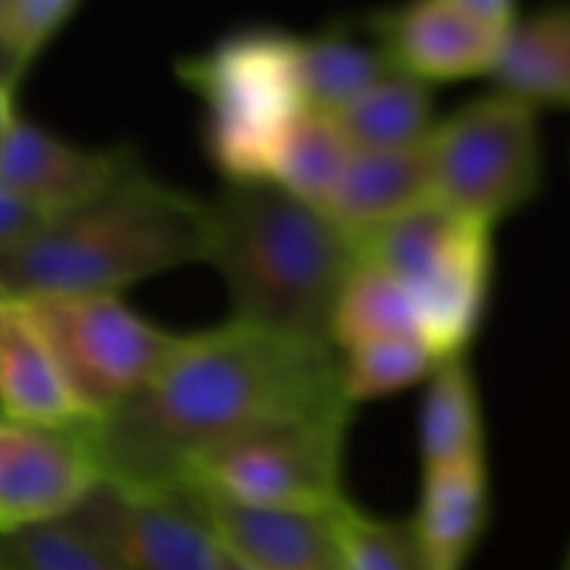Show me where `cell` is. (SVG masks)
<instances>
[{
  "label": "cell",
  "instance_id": "cell-1",
  "mask_svg": "<svg viewBox=\"0 0 570 570\" xmlns=\"http://www.w3.org/2000/svg\"><path fill=\"white\" fill-rule=\"evenodd\" d=\"M334 345L226 321L176 334L134 399L89 421L100 482L181 488L187 465L234 438L351 415Z\"/></svg>",
  "mask_w": 570,
  "mask_h": 570
},
{
  "label": "cell",
  "instance_id": "cell-2",
  "mask_svg": "<svg viewBox=\"0 0 570 570\" xmlns=\"http://www.w3.org/2000/svg\"><path fill=\"white\" fill-rule=\"evenodd\" d=\"M360 262V239L276 184H226L209 200L206 265L226 284L228 321L332 345L334 304Z\"/></svg>",
  "mask_w": 570,
  "mask_h": 570
},
{
  "label": "cell",
  "instance_id": "cell-3",
  "mask_svg": "<svg viewBox=\"0 0 570 570\" xmlns=\"http://www.w3.org/2000/svg\"><path fill=\"white\" fill-rule=\"evenodd\" d=\"M209 200L145 167L0 256L9 295H120L126 287L206 262Z\"/></svg>",
  "mask_w": 570,
  "mask_h": 570
},
{
  "label": "cell",
  "instance_id": "cell-4",
  "mask_svg": "<svg viewBox=\"0 0 570 570\" xmlns=\"http://www.w3.org/2000/svg\"><path fill=\"white\" fill-rule=\"evenodd\" d=\"M176 76L204 109L200 139L226 184L271 181L289 128L306 111L295 33L239 28L178 61Z\"/></svg>",
  "mask_w": 570,
  "mask_h": 570
},
{
  "label": "cell",
  "instance_id": "cell-5",
  "mask_svg": "<svg viewBox=\"0 0 570 570\" xmlns=\"http://www.w3.org/2000/svg\"><path fill=\"white\" fill-rule=\"evenodd\" d=\"M360 250L404 284L438 356L471 348L493 293V228L432 200L360 237Z\"/></svg>",
  "mask_w": 570,
  "mask_h": 570
},
{
  "label": "cell",
  "instance_id": "cell-6",
  "mask_svg": "<svg viewBox=\"0 0 570 570\" xmlns=\"http://www.w3.org/2000/svg\"><path fill=\"white\" fill-rule=\"evenodd\" d=\"M434 200L495 228L532 204L543 181L538 109L504 92L468 100L429 137Z\"/></svg>",
  "mask_w": 570,
  "mask_h": 570
},
{
  "label": "cell",
  "instance_id": "cell-7",
  "mask_svg": "<svg viewBox=\"0 0 570 570\" xmlns=\"http://www.w3.org/2000/svg\"><path fill=\"white\" fill-rule=\"evenodd\" d=\"M20 301L83 421L106 417L134 399L176 343V332L150 323L120 295H28Z\"/></svg>",
  "mask_w": 570,
  "mask_h": 570
},
{
  "label": "cell",
  "instance_id": "cell-8",
  "mask_svg": "<svg viewBox=\"0 0 570 570\" xmlns=\"http://www.w3.org/2000/svg\"><path fill=\"white\" fill-rule=\"evenodd\" d=\"M351 415L309 417L234 438L195 456L184 484L254 510L332 512L343 490Z\"/></svg>",
  "mask_w": 570,
  "mask_h": 570
},
{
  "label": "cell",
  "instance_id": "cell-9",
  "mask_svg": "<svg viewBox=\"0 0 570 570\" xmlns=\"http://www.w3.org/2000/svg\"><path fill=\"white\" fill-rule=\"evenodd\" d=\"M65 521L117 570H220L223 543L189 484L98 482Z\"/></svg>",
  "mask_w": 570,
  "mask_h": 570
},
{
  "label": "cell",
  "instance_id": "cell-10",
  "mask_svg": "<svg viewBox=\"0 0 570 570\" xmlns=\"http://www.w3.org/2000/svg\"><path fill=\"white\" fill-rule=\"evenodd\" d=\"M98 482L89 421L39 426L0 415V534L61 521Z\"/></svg>",
  "mask_w": 570,
  "mask_h": 570
},
{
  "label": "cell",
  "instance_id": "cell-11",
  "mask_svg": "<svg viewBox=\"0 0 570 570\" xmlns=\"http://www.w3.org/2000/svg\"><path fill=\"white\" fill-rule=\"evenodd\" d=\"M142 167L128 148H87L14 117L0 134V189L56 217L100 198Z\"/></svg>",
  "mask_w": 570,
  "mask_h": 570
},
{
  "label": "cell",
  "instance_id": "cell-12",
  "mask_svg": "<svg viewBox=\"0 0 570 570\" xmlns=\"http://www.w3.org/2000/svg\"><path fill=\"white\" fill-rule=\"evenodd\" d=\"M365 28L393 70L429 87L490 76L504 37L451 0H401L376 11Z\"/></svg>",
  "mask_w": 570,
  "mask_h": 570
},
{
  "label": "cell",
  "instance_id": "cell-13",
  "mask_svg": "<svg viewBox=\"0 0 570 570\" xmlns=\"http://www.w3.org/2000/svg\"><path fill=\"white\" fill-rule=\"evenodd\" d=\"M200 499L217 540L250 568L343 570L334 510H254L204 493Z\"/></svg>",
  "mask_w": 570,
  "mask_h": 570
},
{
  "label": "cell",
  "instance_id": "cell-14",
  "mask_svg": "<svg viewBox=\"0 0 570 570\" xmlns=\"http://www.w3.org/2000/svg\"><path fill=\"white\" fill-rule=\"evenodd\" d=\"M434 200L429 139L406 148L354 150L326 215L351 237H365Z\"/></svg>",
  "mask_w": 570,
  "mask_h": 570
},
{
  "label": "cell",
  "instance_id": "cell-15",
  "mask_svg": "<svg viewBox=\"0 0 570 570\" xmlns=\"http://www.w3.org/2000/svg\"><path fill=\"white\" fill-rule=\"evenodd\" d=\"M495 89L532 109H570V0L540 6L501 37Z\"/></svg>",
  "mask_w": 570,
  "mask_h": 570
},
{
  "label": "cell",
  "instance_id": "cell-16",
  "mask_svg": "<svg viewBox=\"0 0 570 570\" xmlns=\"http://www.w3.org/2000/svg\"><path fill=\"white\" fill-rule=\"evenodd\" d=\"M0 415L39 426L83 421L42 334L17 295H0Z\"/></svg>",
  "mask_w": 570,
  "mask_h": 570
},
{
  "label": "cell",
  "instance_id": "cell-17",
  "mask_svg": "<svg viewBox=\"0 0 570 570\" xmlns=\"http://www.w3.org/2000/svg\"><path fill=\"white\" fill-rule=\"evenodd\" d=\"M490 515L488 465L423 471L412 521L426 570H465Z\"/></svg>",
  "mask_w": 570,
  "mask_h": 570
},
{
  "label": "cell",
  "instance_id": "cell-18",
  "mask_svg": "<svg viewBox=\"0 0 570 570\" xmlns=\"http://www.w3.org/2000/svg\"><path fill=\"white\" fill-rule=\"evenodd\" d=\"M417 421L423 471L488 465L482 401L468 351L440 356L429 373Z\"/></svg>",
  "mask_w": 570,
  "mask_h": 570
},
{
  "label": "cell",
  "instance_id": "cell-19",
  "mask_svg": "<svg viewBox=\"0 0 570 570\" xmlns=\"http://www.w3.org/2000/svg\"><path fill=\"white\" fill-rule=\"evenodd\" d=\"M295 67L306 111L334 117L351 100L393 72V65L371 31L332 26L315 33H295Z\"/></svg>",
  "mask_w": 570,
  "mask_h": 570
},
{
  "label": "cell",
  "instance_id": "cell-20",
  "mask_svg": "<svg viewBox=\"0 0 570 570\" xmlns=\"http://www.w3.org/2000/svg\"><path fill=\"white\" fill-rule=\"evenodd\" d=\"M393 337L426 340L417 306L399 278L390 276L384 267L362 259L340 289L328 340L340 354L356 345Z\"/></svg>",
  "mask_w": 570,
  "mask_h": 570
},
{
  "label": "cell",
  "instance_id": "cell-21",
  "mask_svg": "<svg viewBox=\"0 0 570 570\" xmlns=\"http://www.w3.org/2000/svg\"><path fill=\"white\" fill-rule=\"evenodd\" d=\"M356 150L406 148L432 137L434 92L429 83L393 70L334 115Z\"/></svg>",
  "mask_w": 570,
  "mask_h": 570
},
{
  "label": "cell",
  "instance_id": "cell-22",
  "mask_svg": "<svg viewBox=\"0 0 570 570\" xmlns=\"http://www.w3.org/2000/svg\"><path fill=\"white\" fill-rule=\"evenodd\" d=\"M354 150L334 117L304 111L278 150L271 184L326 212Z\"/></svg>",
  "mask_w": 570,
  "mask_h": 570
},
{
  "label": "cell",
  "instance_id": "cell-23",
  "mask_svg": "<svg viewBox=\"0 0 570 570\" xmlns=\"http://www.w3.org/2000/svg\"><path fill=\"white\" fill-rule=\"evenodd\" d=\"M438 351L421 337H393L340 351V387L351 406L387 399L429 379Z\"/></svg>",
  "mask_w": 570,
  "mask_h": 570
},
{
  "label": "cell",
  "instance_id": "cell-24",
  "mask_svg": "<svg viewBox=\"0 0 570 570\" xmlns=\"http://www.w3.org/2000/svg\"><path fill=\"white\" fill-rule=\"evenodd\" d=\"M343 570H426L412 521L367 515L345 499L334 510Z\"/></svg>",
  "mask_w": 570,
  "mask_h": 570
},
{
  "label": "cell",
  "instance_id": "cell-25",
  "mask_svg": "<svg viewBox=\"0 0 570 570\" xmlns=\"http://www.w3.org/2000/svg\"><path fill=\"white\" fill-rule=\"evenodd\" d=\"M81 0H6L0 9V53L17 76L48 48Z\"/></svg>",
  "mask_w": 570,
  "mask_h": 570
},
{
  "label": "cell",
  "instance_id": "cell-26",
  "mask_svg": "<svg viewBox=\"0 0 570 570\" xmlns=\"http://www.w3.org/2000/svg\"><path fill=\"white\" fill-rule=\"evenodd\" d=\"M48 220L50 215H45L42 209L0 189V256L11 254L22 243H28L33 234L42 232Z\"/></svg>",
  "mask_w": 570,
  "mask_h": 570
},
{
  "label": "cell",
  "instance_id": "cell-27",
  "mask_svg": "<svg viewBox=\"0 0 570 570\" xmlns=\"http://www.w3.org/2000/svg\"><path fill=\"white\" fill-rule=\"evenodd\" d=\"M451 3H456L462 11H468V14L476 17L479 22H484V26L499 33H507V28L521 14L518 0H451Z\"/></svg>",
  "mask_w": 570,
  "mask_h": 570
},
{
  "label": "cell",
  "instance_id": "cell-28",
  "mask_svg": "<svg viewBox=\"0 0 570 570\" xmlns=\"http://www.w3.org/2000/svg\"><path fill=\"white\" fill-rule=\"evenodd\" d=\"M17 81H20V78L9 76V72H0V134H3L17 117V111H14Z\"/></svg>",
  "mask_w": 570,
  "mask_h": 570
},
{
  "label": "cell",
  "instance_id": "cell-29",
  "mask_svg": "<svg viewBox=\"0 0 570 570\" xmlns=\"http://www.w3.org/2000/svg\"><path fill=\"white\" fill-rule=\"evenodd\" d=\"M220 570H256V568H250L248 562H243L239 560L237 554H232V551L226 549V546H223V557H220Z\"/></svg>",
  "mask_w": 570,
  "mask_h": 570
},
{
  "label": "cell",
  "instance_id": "cell-30",
  "mask_svg": "<svg viewBox=\"0 0 570 570\" xmlns=\"http://www.w3.org/2000/svg\"><path fill=\"white\" fill-rule=\"evenodd\" d=\"M0 72H9V76L20 78V76H17V72H14V67H11L9 61H6V56H3V53H0Z\"/></svg>",
  "mask_w": 570,
  "mask_h": 570
},
{
  "label": "cell",
  "instance_id": "cell-31",
  "mask_svg": "<svg viewBox=\"0 0 570 570\" xmlns=\"http://www.w3.org/2000/svg\"><path fill=\"white\" fill-rule=\"evenodd\" d=\"M562 570H570V546H568V557H566V566H562Z\"/></svg>",
  "mask_w": 570,
  "mask_h": 570
},
{
  "label": "cell",
  "instance_id": "cell-32",
  "mask_svg": "<svg viewBox=\"0 0 570 570\" xmlns=\"http://www.w3.org/2000/svg\"><path fill=\"white\" fill-rule=\"evenodd\" d=\"M0 295H9V293H6V289H3V284H0Z\"/></svg>",
  "mask_w": 570,
  "mask_h": 570
},
{
  "label": "cell",
  "instance_id": "cell-33",
  "mask_svg": "<svg viewBox=\"0 0 570 570\" xmlns=\"http://www.w3.org/2000/svg\"><path fill=\"white\" fill-rule=\"evenodd\" d=\"M3 3H6V0H0V9H3Z\"/></svg>",
  "mask_w": 570,
  "mask_h": 570
}]
</instances>
